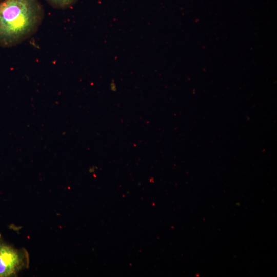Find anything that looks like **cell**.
I'll use <instances>...</instances> for the list:
<instances>
[{
    "label": "cell",
    "mask_w": 277,
    "mask_h": 277,
    "mask_svg": "<svg viewBox=\"0 0 277 277\" xmlns=\"http://www.w3.org/2000/svg\"><path fill=\"white\" fill-rule=\"evenodd\" d=\"M52 7L56 9H64L74 5L77 0H46Z\"/></svg>",
    "instance_id": "cell-3"
},
{
    "label": "cell",
    "mask_w": 277,
    "mask_h": 277,
    "mask_svg": "<svg viewBox=\"0 0 277 277\" xmlns=\"http://www.w3.org/2000/svg\"><path fill=\"white\" fill-rule=\"evenodd\" d=\"M27 264L26 253L0 243V277L14 276Z\"/></svg>",
    "instance_id": "cell-2"
},
{
    "label": "cell",
    "mask_w": 277,
    "mask_h": 277,
    "mask_svg": "<svg viewBox=\"0 0 277 277\" xmlns=\"http://www.w3.org/2000/svg\"><path fill=\"white\" fill-rule=\"evenodd\" d=\"M44 15L39 0H0V46L11 47L30 37Z\"/></svg>",
    "instance_id": "cell-1"
}]
</instances>
